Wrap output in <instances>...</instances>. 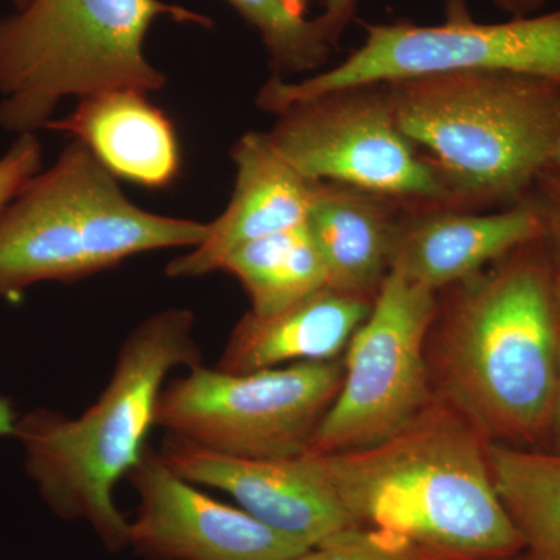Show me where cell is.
<instances>
[{"label":"cell","mask_w":560,"mask_h":560,"mask_svg":"<svg viewBox=\"0 0 560 560\" xmlns=\"http://www.w3.org/2000/svg\"><path fill=\"white\" fill-rule=\"evenodd\" d=\"M552 270L539 241L451 287L427 340L434 394L490 444L544 448L558 389Z\"/></svg>","instance_id":"1"},{"label":"cell","mask_w":560,"mask_h":560,"mask_svg":"<svg viewBox=\"0 0 560 560\" xmlns=\"http://www.w3.org/2000/svg\"><path fill=\"white\" fill-rule=\"evenodd\" d=\"M489 441L434 394L399 433L360 451L316 455L360 528L415 560H512L521 539L501 503Z\"/></svg>","instance_id":"2"},{"label":"cell","mask_w":560,"mask_h":560,"mask_svg":"<svg viewBox=\"0 0 560 560\" xmlns=\"http://www.w3.org/2000/svg\"><path fill=\"white\" fill-rule=\"evenodd\" d=\"M189 308L153 313L125 337L108 383L79 418L46 408L18 418L14 438L44 503L65 521L86 522L109 551L130 547V522L114 489L145 451L165 378L200 366Z\"/></svg>","instance_id":"3"},{"label":"cell","mask_w":560,"mask_h":560,"mask_svg":"<svg viewBox=\"0 0 560 560\" xmlns=\"http://www.w3.org/2000/svg\"><path fill=\"white\" fill-rule=\"evenodd\" d=\"M400 130L460 208L526 200L552 165L560 84L512 72H458L383 84Z\"/></svg>","instance_id":"4"},{"label":"cell","mask_w":560,"mask_h":560,"mask_svg":"<svg viewBox=\"0 0 560 560\" xmlns=\"http://www.w3.org/2000/svg\"><path fill=\"white\" fill-rule=\"evenodd\" d=\"M161 18L212 27V20L164 0H31L0 20V127L46 128L65 98L103 91L164 90L145 39Z\"/></svg>","instance_id":"5"},{"label":"cell","mask_w":560,"mask_h":560,"mask_svg":"<svg viewBox=\"0 0 560 560\" xmlns=\"http://www.w3.org/2000/svg\"><path fill=\"white\" fill-rule=\"evenodd\" d=\"M208 223L139 208L80 140L0 212V296L47 280L73 282L138 254L194 248Z\"/></svg>","instance_id":"6"},{"label":"cell","mask_w":560,"mask_h":560,"mask_svg":"<svg viewBox=\"0 0 560 560\" xmlns=\"http://www.w3.org/2000/svg\"><path fill=\"white\" fill-rule=\"evenodd\" d=\"M363 46L341 65L289 83L272 75L257 103L279 114L294 103L350 88L458 72H512L560 84V10L499 24L471 20L464 0H448L445 21L366 24Z\"/></svg>","instance_id":"7"},{"label":"cell","mask_w":560,"mask_h":560,"mask_svg":"<svg viewBox=\"0 0 560 560\" xmlns=\"http://www.w3.org/2000/svg\"><path fill=\"white\" fill-rule=\"evenodd\" d=\"M342 377V357L248 374L200 364L162 388L154 425L223 455L296 458L311 447Z\"/></svg>","instance_id":"8"},{"label":"cell","mask_w":560,"mask_h":560,"mask_svg":"<svg viewBox=\"0 0 560 560\" xmlns=\"http://www.w3.org/2000/svg\"><path fill=\"white\" fill-rule=\"evenodd\" d=\"M278 117L268 139L305 178L370 191L407 209L460 208L436 165L400 130L383 84L318 95Z\"/></svg>","instance_id":"9"},{"label":"cell","mask_w":560,"mask_h":560,"mask_svg":"<svg viewBox=\"0 0 560 560\" xmlns=\"http://www.w3.org/2000/svg\"><path fill=\"white\" fill-rule=\"evenodd\" d=\"M436 312L438 293L389 272L346 349L340 390L307 453L371 447L399 433L430 404L427 340Z\"/></svg>","instance_id":"10"},{"label":"cell","mask_w":560,"mask_h":560,"mask_svg":"<svg viewBox=\"0 0 560 560\" xmlns=\"http://www.w3.org/2000/svg\"><path fill=\"white\" fill-rule=\"evenodd\" d=\"M127 478L139 497L130 547L147 559L289 560L308 550L242 508L213 500L151 447Z\"/></svg>","instance_id":"11"},{"label":"cell","mask_w":560,"mask_h":560,"mask_svg":"<svg viewBox=\"0 0 560 560\" xmlns=\"http://www.w3.org/2000/svg\"><path fill=\"white\" fill-rule=\"evenodd\" d=\"M161 455L184 480L226 492L254 518L305 547L355 526L312 453L237 458L168 434Z\"/></svg>","instance_id":"12"},{"label":"cell","mask_w":560,"mask_h":560,"mask_svg":"<svg viewBox=\"0 0 560 560\" xmlns=\"http://www.w3.org/2000/svg\"><path fill=\"white\" fill-rule=\"evenodd\" d=\"M540 235V215L528 197L493 213L453 206L405 209L390 243L389 272L438 293L539 241Z\"/></svg>","instance_id":"13"},{"label":"cell","mask_w":560,"mask_h":560,"mask_svg":"<svg viewBox=\"0 0 560 560\" xmlns=\"http://www.w3.org/2000/svg\"><path fill=\"white\" fill-rule=\"evenodd\" d=\"M234 191L219 219L208 223L200 245L165 267L172 279L221 270L234 250L305 223L316 180L305 178L271 145L267 132L249 131L232 147Z\"/></svg>","instance_id":"14"},{"label":"cell","mask_w":560,"mask_h":560,"mask_svg":"<svg viewBox=\"0 0 560 560\" xmlns=\"http://www.w3.org/2000/svg\"><path fill=\"white\" fill-rule=\"evenodd\" d=\"M46 130L68 132L90 149L117 179L147 189L172 186L180 172V147L167 114L136 90L103 91L80 98Z\"/></svg>","instance_id":"15"},{"label":"cell","mask_w":560,"mask_h":560,"mask_svg":"<svg viewBox=\"0 0 560 560\" xmlns=\"http://www.w3.org/2000/svg\"><path fill=\"white\" fill-rule=\"evenodd\" d=\"M374 301L323 289L270 315L248 312L232 329L217 370L231 374L341 359Z\"/></svg>","instance_id":"16"},{"label":"cell","mask_w":560,"mask_h":560,"mask_svg":"<svg viewBox=\"0 0 560 560\" xmlns=\"http://www.w3.org/2000/svg\"><path fill=\"white\" fill-rule=\"evenodd\" d=\"M399 202L335 183H316L307 224L327 270V289L374 301L389 275Z\"/></svg>","instance_id":"17"},{"label":"cell","mask_w":560,"mask_h":560,"mask_svg":"<svg viewBox=\"0 0 560 560\" xmlns=\"http://www.w3.org/2000/svg\"><path fill=\"white\" fill-rule=\"evenodd\" d=\"M490 474L521 539L512 560H560V452L490 444Z\"/></svg>","instance_id":"18"},{"label":"cell","mask_w":560,"mask_h":560,"mask_svg":"<svg viewBox=\"0 0 560 560\" xmlns=\"http://www.w3.org/2000/svg\"><path fill=\"white\" fill-rule=\"evenodd\" d=\"M248 294L250 311L270 315L327 289V270L307 224L242 246L221 265Z\"/></svg>","instance_id":"19"},{"label":"cell","mask_w":560,"mask_h":560,"mask_svg":"<svg viewBox=\"0 0 560 560\" xmlns=\"http://www.w3.org/2000/svg\"><path fill=\"white\" fill-rule=\"evenodd\" d=\"M259 33L275 75L318 69L338 46V36L323 18L308 20V0H228Z\"/></svg>","instance_id":"20"},{"label":"cell","mask_w":560,"mask_h":560,"mask_svg":"<svg viewBox=\"0 0 560 560\" xmlns=\"http://www.w3.org/2000/svg\"><path fill=\"white\" fill-rule=\"evenodd\" d=\"M289 560H415L374 530L350 526Z\"/></svg>","instance_id":"21"},{"label":"cell","mask_w":560,"mask_h":560,"mask_svg":"<svg viewBox=\"0 0 560 560\" xmlns=\"http://www.w3.org/2000/svg\"><path fill=\"white\" fill-rule=\"evenodd\" d=\"M43 168V149L35 132H25L14 140L0 158V212L10 205L25 184Z\"/></svg>","instance_id":"22"},{"label":"cell","mask_w":560,"mask_h":560,"mask_svg":"<svg viewBox=\"0 0 560 560\" xmlns=\"http://www.w3.org/2000/svg\"><path fill=\"white\" fill-rule=\"evenodd\" d=\"M528 198L540 215L541 246L552 270L560 272V167L551 165L541 173Z\"/></svg>","instance_id":"23"},{"label":"cell","mask_w":560,"mask_h":560,"mask_svg":"<svg viewBox=\"0 0 560 560\" xmlns=\"http://www.w3.org/2000/svg\"><path fill=\"white\" fill-rule=\"evenodd\" d=\"M357 2L359 0H324V11L320 16L342 35L355 13Z\"/></svg>","instance_id":"24"},{"label":"cell","mask_w":560,"mask_h":560,"mask_svg":"<svg viewBox=\"0 0 560 560\" xmlns=\"http://www.w3.org/2000/svg\"><path fill=\"white\" fill-rule=\"evenodd\" d=\"M492 2L514 18H525L530 16L534 11L540 10L547 0H492Z\"/></svg>","instance_id":"25"},{"label":"cell","mask_w":560,"mask_h":560,"mask_svg":"<svg viewBox=\"0 0 560 560\" xmlns=\"http://www.w3.org/2000/svg\"><path fill=\"white\" fill-rule=\"evenodd\" d=\"M18 418L11 401L0 397V438H14Z\"/></svg>","instance_id":"26"},{"label":"cell","mask_w":560,"mask_h":560,"mask_svg":"<svg viewBox=\"0 0 560 560\" xmlns=\"http://www.w3.org/2000/svg\"><path fill=\"white\" fill-rule=\"evenodd\" d=\"M550 444V451L560 452V359L558 389H556L555 411H552Z\"/></svg>","instance_id":"27"},{"label":"cell","mask_w":560,"mask_h":560,"mask_svg":"<svg viewBox=\"0 0 560 560\" xmlns=\"http://www.w3.org/2000/svg\"><path fill=\"white\" fill-rule=\"evenodd\" d=\"M552 305H555V315L560 334V272H555V278H552Z\"/></svg>","instance_id":"28"},{"label":"cell","mask_w":560,"mask_h":560,"mask_svg":"<svg viewBox=\"0 0 560 560\" xmlns=\"http://www.w3.org/2000/svg\"><path fill=\"white\" fill-rule=\"evenodd\" d=\"M13 3L14 10H22L31 3V0H10Z\"/></svg>","instance_id":"29"},{"label":"cell","mask_w":560,"mask_h":560,"mask_svg":"<svg viewBox=\"0 0 560 560\" xmlns=\"http://www.w3.org/2000/svg\"><path fill=\"white\" fill-rule=\"evenodd\" d=\"M552 165H556V167H560V139L558 142V147H556L555 158H552Z\"/></svg>","instance_id":"30"}]
</instances>
